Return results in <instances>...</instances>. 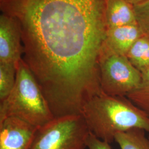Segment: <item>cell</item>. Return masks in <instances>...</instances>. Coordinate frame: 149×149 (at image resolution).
Returning a JSON list of instances; mask_svg holds the SVG:
<instances>
[{
	"mask_svg": "<svg viewBox=\"0 0 149 149\" xmlns=\"http://www.w3.org/2000/svg\"><path fill=\"white\" fill-rule=\"evenodd\" d=\"M106 0H1L21 31L22 59L55 117L80 114L102 92Z\"/></svg>",
	"mask_w": 149,
	"mask_h": 149,
	"instance_id": "cell-1",
	"label": "cell"
},
{
	"mask_svg": "<svg viewBox=\"0 0 149 149\" xmlns=\"http://www.w3.org/2000/svg\"><path fill=\"white\" fill-rule=\"evenodd\" d=\"M81 114L90 132L111 144L117 134L138 128L149 132V116L127 97L101 92L84 106Z\"/></svg>",
	"mask_w": 149,
	"mask_h": 149,
	"instance_id": "cell-2",
	"label": "cell"
},
{
	"mask_svg": "<svg viewBox=\"0 0 149 149\" xmlns=\"http://www.w3.org/2000/svg\"><path fill=\"white\" fill-rule=\"evenodd\" d=\"M15 117L40 127L54 117L31 70L22 59L17 66L16 84L0 103V121Z\"/></svg>",
	"mask_w": 149,
	"mask_h": 149,
	"instance_id": "cell-3",
	"label": "cell"
},
{
	"mask_svg": "<svg viewBox=\"0 0 149 149\" xmlns=\"http://www.w3.org/2000/svg\"><path fill=\"white\" fill-rule=\"evenodd\" d=\"M90 133L81 114L54 118L38 129L29 149H85Z\"/></svg>",
	"mask_w": 149,
	"mask_h": 149,
	"instance_id": "cell-4",
	"label": "cell"
},
{
	"mask_svg": "<svg viewBox=\"0 0 149 149\" xmlns=\"http://www.w3.org/2000/svg\"><path fill=\"white\" fill-rule=\"evenodd\" d=\"M102 92L110 96L127 97L140 85L142 74L125 55L102 48L100 58Z\"/></svg>",
	"mask_w": 149,
	"mask_h": 149,
	"instance_id": "cell-5",
	"label": "cell"
},
{
	"mask_svg": "<svg viewBox=\"0 0 149 149\" xmlns=\"http://www.w3.org/2000/svg\"><path fill=\"white\" fill-rule=\"evenodd\" d=\"M23 53L20 26L13 17L3 13L0 16V63L18 65Z\"/></svg>",
	"mask_w": 149,
	"mask_h": 149,
	"instance_id": "cell-6",
	"label": "cell"
},
{
	"mask_svg": "<svg viewBox=\"0 0 149 149\" xmlns=\"http://www.w3.org/2000/svg\"><path fill=\"white\" fill-rule=\"evenodd\" d=\"M38 127L15 117L0 121V149H29Z\"/></svg>",
	"mask_w": 149,
	"mask_h": 149,
	"instance_id": "cell-7",
	"label": "cell"
},
{
	"mask_svg": "<svg viewBox=\"0 0 149 149\" xmlns=\"http://www.w3.org/2000/svg\"><path fill=\"white\" fill-rule=\"evenodd\" d=\"M143 35L138 23L108 29L103 48L126 56L134 43Z\"/></svg>",
	"mask_w": 149,
	"mask_h": 149,
	"instance_id": "cell-8",
	"label": "cell"
},
{
	"mask_svg": "<svg viewBox=\"0 0 149 149\" xmlns=\"http://www.w3.org/2000/svg\"><path fill=\"white\" fill-rule=\"evenodd\" d=\"M105 19L107 29L137 23L134 6L127 0H106Z\"/></svg>",
	"mask_w": 149,
	"mask_h": 149,
	"instance_id": "cell-9",
	"label": "cell"
},
{
	"mask_svg": "<svg viewBox=\"0 0 149 149\" xmlns=\"http://www.w3.org/2000/svg\"><path fill=\"white\" fill-rule=\"evenodd\" d=\"M134 66L141 73L149 69V37L143 35L130 48L126 55Z\"/></svg>",
	"mask_w": 149,
	"mask_h": 149,
	"instance_id": "cell-10",
	"label": "cell"
},
{
	"mask_svg": "<svg viewBox=\"0 0 149 149\" xmlns=\"http://www.w3.org/2000/svg\"><path fill=\"white\" fill-rule=\"evenodd\" d=\"M143 129L135 128L117 134L114 138L120 149H149V138Z\"/></svg>",
	"mask_w": 149,
	"mask_h": 149,
	"instance_id": "cell-11",
	"label": "cell"
},
{
	"mask_svg": "<svg viewBox=\"0 0 149 149\" xmlns=\"http://www.w3.org/2000/svg\"><path fill=\"white\" fill-rule=\"evenodd\" d=\"M17 66L13 63H0V101L9 96L15 87Z\"/></svg>",
	"mask_w": 149,
	"mask_h": 149,
	"instance_id": "cell-12",
	"label": "cell"
},
{
	"mask_svg": "<svg viewBox=\"0 0 149 149\" xmlns=\"http://www.w3.org/2000/svg\"><path fill=\"white\" fill-rule=\"evenodd\" d=\"M127 97L149 116V69L142 74L138 87Z\"/></svg>",
	"mask_w": 149,
	"mask_h": 149,
	"instance_id": "cell-13",
	"label": "cell"
},
{
	"mask_svg": "<svg viewBox=\"0 0 149 149\" xmlns=\"http://www.w3.org/2000/svg\"><path fill=\"white\" fill-rule=\"evenodd\" d=\"M136 22L144 35L149 37V0L134 5Z\"/></svg>",
	"mask_w": 149,
	"mask_h": 149,
	"instance_id": "cell-14",
	"label": "cell"
},
{
	"mask_svg": "<svg viewBox=\"0 0 149 149\" xmlns=\"http://www.w3.org/2000/svg\"><path fill=\"white\" fill-rule=\"evenodd\" d=\"M87 148L88 149H112L109 143L98 138L91 132L87 139Z\"/></svg>",
	"mask_w": 149,
	"mask_h": 149,
	"instance_id": "cell-15",
	"label": "cell"
},
{
	"mask_svg": "<svg viewBox=\"0 0 149 149\" xmlns=\"http://www.w3.org/2000/svg\"><path fill=\"white\" fill-rule=\"evenodd\" d=\"M129 3H130L133 5H137L139 3L144 1V0H127Z\"/></svg>",
	"mask_w": 149,
	"mask_h": 149,
	"instance_id": "cell-16",
	"label": "cell"
}]
</instances>
